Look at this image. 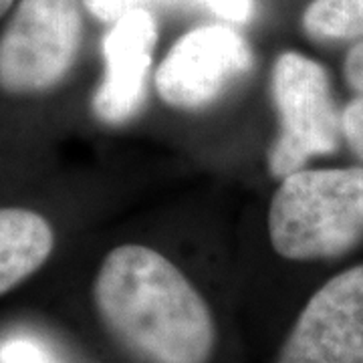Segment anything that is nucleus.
I'll list each match as a JSON object with an SVG mask.
<instances>
[{"label": "nucleus", "instance_id": "f257e3e1", "mask_svg": "<svg viewBox=\"0 0 363 363\" xmlns=\"http://www.w3.org/2000/svg\"><path fill=\"white\" fill-rule=\"evenodd\" d=\"M93 298L107 333L140 363H206L212 355L216 333L206 301L154 248H113Z\"/></svg>", "mask_w": 363, "mask_h": 363}, {"label": "nucleus", "instance_id": "f03ea898", "mask_svg": "<svg viewBox=\"0 0 363 363\" xmlns=\"http://www.w3.org/2000/svg\"><path fill=\"white\" fill-rule=\"evenodd\" d=\"M269 236L289 260L335 259L363 240V168L297 169L269 208Z\"/></svg>", "mask_w": 363, "mask_h": 363}, {"label": "nucleus", "instance_id": "7ed1b4c3", "mask_svg": "<svg viewBox=\"0 0 363 363\" xmlns=\"http://www.w3.org/2000/svg\"><path fill=\"white\" fill-rule=\"evenodd\" d=\"M83 0H18L0 35V89L37 95L55 89L75 65Z\"/></svg>", "mask_w": 363, "mask_h": 363}, {"label": "nucleus", "instance_id": "20e7f679", "mask_svg": "<svg viewBox=\"0 0 363 363\" xmlns=\"http://www.w3.org/2000/svg\"><path fill=\"white\" fill-rule=\"evenodd\" d=\"M272 99L281 130L269 152V169L285 178L311 157L335 154L341 138L327 71L309 57L286 51L272 67Z\"/></svg>", "mask_w": 363, "mask_h": 363}, {"label": "nucleus", "instance_id": "39448f33", "mask_svg": "<svg viewBox=\"0 0 363 363\" xmlns=\"http://www.w3.org/2000/svg\"><path fill=\"white\" fill-rule=\"evenodd\" d=\"M252 67V49L230 25L196 26L182 35L156 71L157 95L176 109L214 104Z\"/></svg>", "mask_w": 363, "mask_h": 363}, {"label": "nucleus", "instance_id": "423d86ee", "mask_svg": "<svg viewBox=\"0 0 363 363\" xmlns=\"http://www.w3.org/2000/svg\"><path fill=\"white\" fill-rule=\"evenodd\" d=\"M277 363H363V264L339 272L309 298Z\"/></svg>", "mask_w": 363, "mask_h": 363}, {"label": "nucleus", "instance_id": "0eeeda50", "mask_svg": "<svg viewBox=\"0 0 363 363\" xmlns=\"http://www.w3.org/2000/svg\"><path fill=\"white\" fill-rule=\"evenodd\" d=\"M156 43V16L147 9L131 11L111 23L101 40L104 81L91 101L99 121L121 125L142 109Z\"/></svg>", "mask_w": 363, "mask_h": 363}, {"label": "nucleus", "instance_id": "6e6552de", "mask_svg": "<svg viewBox=\"0 0 363 363\" xmlns=\"http://www.w3.org/2000/svg\"><path fill=\"white\" fill-rule=\"evenodd\" d=\"M52 247L51 224L39 212L0 208V295L39 271Z\"/></svg>", "mask_w": 363, "mask_h": 363}, {"label": "nucleus", "instance_id": "1a4fd4ad", "mask_svg": "<svg viewBox=\"0 0 363 363\" xmlns=\"http://www.w3.org/2000/svg\"><path fill=\"white\" fill-rule=\"evenodd\" d=\"M303 28L317 40L363 39V0H311Z\"/></svg>", "mask_w": 363, "mask_h": 363}, {"label": "nucleus", "instance_id": "9d476101", "mask_svg": "<svg viewBox=\"0 0 363 363\" xmlns=\"http://www.w3.org/2000/svg\"><path fill=\"white\" fill-rule=\"evenodd\" d=\"M184 0H83L85 11L101 21L111 25L113 21H117L119 16L138 11V9H147L154 13V9H169V6H178Z\"/></svg>", "mask_w": 363, "mask_h": 363}, {"label": "nucleus", "instance_id": "9b49d317", "mask_svg": "<svg viewBox=\"0 0 363 363\" xmlns=\"http://www.w3.org/2000/svg\"><path fill=\"white\" fill-rule=\"evenodd\" d=\"M0 363H59L37 339L11 337L0 341Z\"/></svg>", "mask_w": 363, "mask_h": 363}, {"label": "nucleus", "instance_id": "f8f14e48", "mask_svg": "<svg viewBox=\"0 0 363 363\" xmlns=\"http://www.w3.org/2000/svg\"><path fill=\"white\" fill-rule=\"evenodd\" d=\"M341 123V135L350 145V150L355 154V157L363 164V97H355L343 113L339 116Z\"/></svg>", "mask_w": 363, "mask_h": 363}, {"label": "nucleus", "instance_id": "ddd939ff", "mask_svg": "<svg viewBox=\"0 0 363 363\" xmlns=\"http://www.w3.org/2000/svg\"><path fill=\"white\" fill-rule=\"evenodd\" d=\"M228 25H247L255 14V0H198Z\"/></svg>", "mask_w": 363, "mask_h": 363}, {"label": "nucleus", "instance_id": "4468645a", "mask_svg": "<svg viewBox=\"0 0 363 363\" xmlns=\"http://www.w3.org/2000/svg\"><path fill=\"white\" fill-rule=\"evenodd\" d=\"M345 81L355 91V95L363 97V39L355 43L345 57V65H343Z\"/></svg>", "mask_w": 363, "mask_h": 363}, {"label": "nucleus", "instance_id": "2eb2a0df", "mask_svg": "<svg viewBox=\"0 0 363 363\" xmlns=\"http://www.w3.org/2000/svg\"><path fill=\"white\" fill-rule=\"evenodd\" d=\"M13 2L14 0H0V16H2V14H6V11L13 6Z\"/></svg>", "mask_w": 363, "mask_h": 363}]
</instances>
